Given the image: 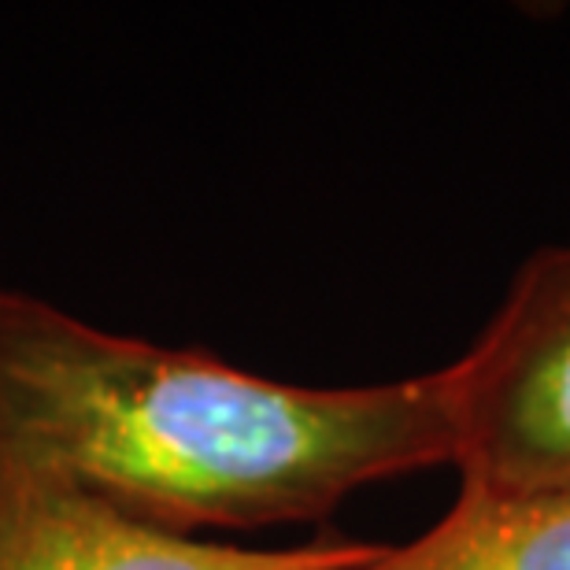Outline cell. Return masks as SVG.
Here are the masks:
<instances>
[{
	"label": "cell",
	"mask_w": 570,
	"mask_h": 570,
	"mask_svg": "<svg viewBox=\"0 0 570 570\" xmlns=\"http://www.w3.org/2000/svg\"><path fill=\"white\" fill-rule=\"evenodd\" d=\"M0 455L200 538L304 527L371 485L452 466V430L441 367L293 385L0 285Z\"/></svg>",
	"instance_id": "cell-1"
},
{
	"label": "cell",
	"mask_w": 570,
	"mask_h": 570,
	"mask_svg": "<svg viewBox=\"0 0 570 570\" xmlns=\"http://www.w3.org/2000/svg\"><path fill=\"white\" fill-rule=\"evenodd\" d=\"M444 371L460 497L570 493V242L530 253Z\"/></svg>",
	"instance_id": "cell-2"
},
{
	"label": "cell",
	"mask_w": 570,
	"mask_h": 570,
	"mask_svg": "<svg viewBox=\"0 0 570 570\" xmlns=\"http://www.w3.org/2000/svg\"><path fill=\"white\" fill-rule=\"evenodd\" d=\"M374 541L237 549L138 522L75 478L0 455V570H345Z\"/></svg>",
	"instance_id": "cell-3"
},
{
	"label": "cell",
	"mask_w": 570,
	"mask_h": 570,
	"mask_svg": "<svg viewBox=\"0 0 570 570\" xmlns=\"http://www.w3.org/2000/svg\"><path fill=\"white\" fill-rule=\"evenodd\" d=\"M345 570H570V493L455 497L415 541L379 544Z\"/></svg>",
	"instance_id": "cell-4"
}]
</instances>
